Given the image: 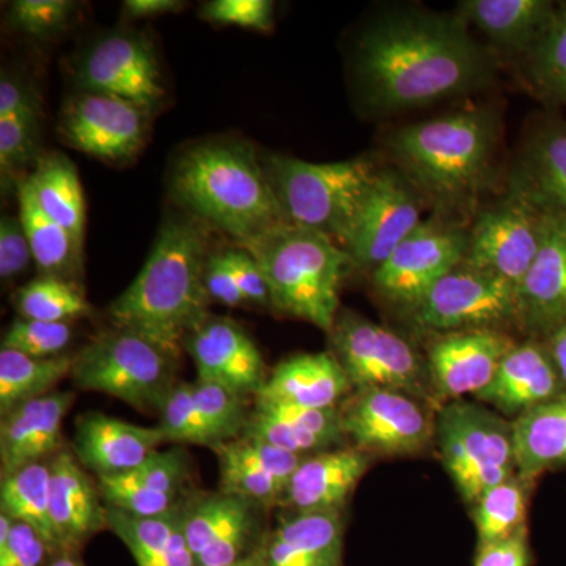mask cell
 Wrapping results in <instances>:
<instances>
[{"label": "cell", "instance_id": "1", "mask_svg": "<svg viewBox=\"0 0 566 566\" xmlns=\"http://www.w3.org/2000/svg\"><path fill=\"white\" fill-rule=\"evenodd\" d=\"M486 59L463 21L398 14L368 29L357 48V73L381 109H411L474 87Z\"/></svg>", "mask_w": 566, "mask_h": 566}, {"label": "cell", "instance_id": "2", "mask_svg": "<svg viewBox=\"0 0 566 566\" xmlns=\"http://www.w3.org/2000/svg\"><path fill=\"white\" fill-rule=\"evenodd\" d=\"M208 233L193 216L163 222L147 262L111 304L112 327L129 331L180 359L188 335L208 318Z\"/></svg>", "mask_w": 566, "mask_h": 566}, {"label": "cell", "instance_id": "3", "mask_svg": "<svg viewBox=\"0 0 566 566\" xmlns=\"http://www.w3.org/2000/svg\"><path fill=\"white\" fill-rule=\"evenodd\" d=\"M170 188L193 218L240 244L285 222L263 163L245 142L210 140L189 148L175 164Z\"/></svg>", "mask_w": 566, "mask_h": 566}, {"label": "cell", "instance_id": "4", "mask_svg": "<svg viewBox=\"0 0 566 566\" xmlns=\"http://www.w3.org/2000/svg\"><path fill=\"white\" fill-rule=\"evenodd\" d=\"M240 245L259 263L275 311L333 333L342 283L354 264L340 244L327 234L281 222Z\"/></svg>", "mask_w": 566, "mask_h": 566}, {"label": "cell", "instance_id": "5", "mask_svg": "<svg viewBox=\"0 0 566 566\" xmlns=\"http://www.w3.org/2000/svg\"><path fill=\"white\" fill-rule=\"evenodd\" d=\"M263 167L283 221L327 234L340 245L379 174L367 158L314 164L271 155Z\"/></svg>", "mask_w": 566, "mask_h": 566}, {"label": "cell", "instance_id": "6", "mask_svg": "<svg viewBox=\"0 0 566 566\" xmlns=\"http://www.w3.org/2000/svg\"><path fill=\"white\" fill-rule=\"evenodd\" d=\"M493 139L485 115L463 112L401 129L394 150L424 191L452 200L485 178Z\"/></svg>", "mask_w": 566, "mask_h": 566}, {"label": "cell", "instance_id": "7", "mask_svg": "<svg viewBox=\"0 0 566 566\" xmlns=\"http://www.w3.org/2000/svg\"><path fill=\"white\" fill-rule=\"evenodd\" d=\"M177 360L147 338L112 327L73 356L74 385L148 412L161 408L175 386Z\"/></svg>", "mask_w": 566, "mask_h": 566}, {"label": "cell", "instance_id": "8", "mask_svg": "<svg viewBox=\"0 0 566 566\" xmlns=\"http://www.w3.org/2000/svg\"><path fill=\"white\" fill-rule=\"evenodd\" d=\"M439 450L447 472L465 502L515 475L512 423L469 401H455L439 412Z\"/></svg>", "mask_w": 566, "mask_h": 566}, {"label": "cell", "instance_id": "9", "mask_svg": "<svg viewBox=\"0 0 566 566\" xmlns=\"http://www.w3.org/2000/svg\"><path fill=\"white\" fill-rule=\"evenodd\" d=\"M415 322L431 331L493 329L521 318L520 290L488 271L460 264L412 307Z\"/></svg>", "mask_w": 566, "mask_h": 566}, {"label": "cell", "instance_id": "10", "mask_svg": "<svg viewBox=\"0 0 566 566\" xmlns=\"http://www.w3.org/2000/svg\"><path fill=\"white\" fill-rule=\"evenodd\" d=\"M331 335L334 356L352 386L422 395V368L400 335L349 312L338 316Z\"/></svg>", "mask_w": 566, "mask_h": 566}, {"label": "cell", "instance_id": "11", "mask_svg": "<svg viewBox=\"0 0 566 566\" xmlns=\"http://www.w3.org/2000/svg\"><path fill=\"white\" fill-rule=\"evenodd\" d=\"M542 216L543 208L528 191L485 212L469 240L464 263L520 290L539 251Z\"/></svg>", "mask_w": 566, "mask_h": 566}, {"label": "cell", "instance_id": "12", "mask_svg": "<svg viewBox=\"0 0 566 566\" xmlns=\"http://www.w3.org/2000/svg\"><path fill=\"white\" fill-rule=\"evenodd\" d=\"M342 411L345 436L363 452L416 455L433 436V424L411 395L392 389L359 390Z\"/></svg>", "mask_w": 566, "mask_h": 566}, {"label": "cell", "instance_id": "13", "mask_svg": "<svg viewBox=\"0 0 566 566\" xmlns=\"http://www.w3.org/2000/svg\"><path fill=\"white\" fill-rule=\"evenodd\" d=\"M468 248V238L458 230L438 222H420L376 268L375 286L395 303L412 308L436 283L464 262Z\"/></svg>", "mask_w": 566, "mask_h": 566}, {"label": "cell", "instance_id": "14", "mask_svg": "<svg viewBox=\"0 0 566 566\" xmlns=\"http://www.w3.org/2000/svg\"><path fill=\"white\" fill-rule=\"evenodd\" d=\"M150 115L120 96L85 92L63 111L61 134L76 150L120 163L144 147Z\"/></svg>", "mask_w": 566, "mask_h": 566}, {"label": "cell", "instance_id": "15", "mask_svg": "<svg viewBox=\"0 0 566 566\" xmlns=\"http://www.w3.org/2000/svg\"><path fill=\"white\" fill-rule=\"evenodd\" d=\"M80 77L85 91L120 96L150 114L166 96L155 50L139 33L114 32L96 41L85 54Z\"/></svg>", "mask_w": 566, "mask_h": 566}, {"label": "cell", "instance_id": "16", "mask_svg": "<svg viewBox=\"0 0 566 566\" xmlns=\"http://www.w3.org/2000/svg\"><path fill=\"white\" fill-rule=\"evenodd\" d=\"M420 223L419 205L390 172L376 175L342 248L354 263L379 268Z\"/></svg>", "mask_w": 566, "mask_h": 566}, {"label": "cell", "instance_id": "17", "mask_svg": "<svg viewBox=\"0 0 566 566\" xmlns=\"http://www.w3.org/2000/svg\"><path fill=\"white\" fill-rule=\"evenodd\" d=\"M185 348L191 354L199 381L227 387L241 397H255L266 382L262 353L233 319L208 316L188 335Z\"/></svg>", "mask_w": 566, "mask_h": 566}, {"label": "cell", "instance_id": "18", "mask_svg": "<svg viewBox=\"0 0 566 566\" xmlns=\"http://www.w3.org/2000/svg\"><path fill=\"white\" fill-rule=\"evenodd\" d=\"M512 338L495 329L461 331L446 335L430 348V374L434 389L444 398L479 395L493 381Z\"/></svg>", "mask_w": 566, "mask_h": 566}, {"label": "cell", "instance_id": "19", "mask_svg": "<svg viewBox=\"0 0 566 566\" xmlns=\"http://www.w3.org/2000/svg\"><path fill=\"white\" fill-rule=\"evenodd\" d=\"M50 512L59 551L71 554L91 536L107 527V509L99 488L73 453L61 450L52 457Z\"/></svg>", "mask_w": 566, "mask_h": 566}, {"label": "cell", "instance_id": "20", "mask_svg": "<svg viewBox=\"0 0 566 566\" xmlns=\"http://www.w3.org/2000/svg\"><path fill=\"white\" fill-rule=\"evenodd\" d=\"M520 303L521 319L535 329L553 333L566 324V219L547 208L539 251L521 285Z\"/></svg>", "mask_w": 566, "mask_h": 566}, {"label": "cell", "instance_id": "21", "mask_svg": "<svg viewBox=\"0 0 566 566\" xmlns=\"http://www.w3.org/2000/svg\"><path fill=\"white\" fill-rule=\"evenodd\" d=\"M73 400V392H51L3 416L0 424L2 476L61 452L63 419Z\"/></svg>", "mask_w": 566, "mask_h": 566}, {"label": "cell", "instance_id": "22", "mask_svg": "<svg viewBox=\"0 0 566 566\" xmlns=\"http://www.w3.org/2000/svg\"><path fill=\"white\" fill-rule=\"evenodd\" d=\"M342 512L292 513L256 549V566H342Z\"/></svg>", "mask_w": 566, "mask_h": 566}, {"label": "cell", "instance_id": "23", "mask_svg": "<svg viewBox=\"0 0 566 566\" xmlns=\"http://www.w3.org/2000/svg\"><path fill=\"white\" fill-rule=\"evenodd\" d=\"M368 461L370 458L359 449L324 450L304 458L279 504L293 513L342 512Z\"/></svg>", "mask_w": 566, "mask_h": 566}, {"label": "cell", "instance_id": "24", "mask_svg": "<svg viewBox=\"0 0 566 566\" xmlns=\"http://www.w3.org/2000/svg\"><path fill=\"white\" fill-rule=\"evenodd\" d=\"M166 441L161 428L139 427L91 412L77 420L74 450L81 464L98 475L123 474L139 468Z\"/></svg>", "mask_w": 566, "mask_h": 566}, {"label": "cell", "instance_id": "25", "mask_svg": "<svg viewBox=\"0 0 566 566\" xmlns=\"http://www.w3.org/2000/svg\"><path fill=\"white\" fill-rule=\"evenodd\" d=\"M549 353L536 344L516 345L502 360L491 385L476 395L504 416H521L564 395Z\"/></svg>", "mask_w": 566, "mask_h": 566}, {"label": "cell", "instance_id": "26", "mask_svg": "<svg viewBox=\"0 0 566 566\" xmlns=\"http://www.w3.org/2000/svg\"><path fill=\"white\" fill-rule=\"evenodd\" d=\"M352 387L334 354H297L274 368L255 403L337 408Z\"/></svg>", "mask_w": 566, "mask_h": 566}, {"label": "cell", "instance_id": "27", "mask_svg": "<svg viewBox=\"0 0 566 566\" xmlns=\"http://www.w3.org/2000/svg\"><path fill=\"white\" fill-rule=\"evenodd\" d=\"M516 474L531 483L566 464V394L517 416L512 423Z\"/></svg>", "mask_w": 566, "mask_h": 566}, {"label": "cell", "instance_id": "28", "mask_svg": "<svg viewBox=\"0 0 566 566\" xmlns=\"http://www.w3.org/2000/svg\"><path fill=\"white\" fill-rule=\"evenodd\" d=\"M463 21L510 50L534 48L553 20L556 7L546 0H469L461 3Z\"/></svg>", "mask_w": 566, "mask_h": 566}, {"label": "cell", "instance_id": "29", "mask_svg": "<svg viewBox=\"0 0 566 566\" xmlns=\"http://www.w3.org/2000/svg\"><path fill=\"white\" fill-rule=\"evenodd\" d=\"M18 218L28 234L33 262L39 268L40 275L74 281L82 271V245L41 210L28 178L18 186Z\"/></svg>", "mask_w": 566, "mask_h": 566}, {"label": "cell", "instance_id": "30", "mask_svg": "<svg viewBox=\"0 0 566 566\" xmlns=\"http://www.w3.org/2000/svg\"><path fill=\"white\" fill-rule=\"evenodd\" d=\"M28 181L41 210L84 244L85 200L76 166L62 153H48L39 158Z\"/></svg>", "mask_w": 566, "mask_h": 566}, {"label": "cell", "instance_id": "31", "mask_svg": "<svg viewBox=\"0 0 566 566\" xmlns=\"http://www.w3.org/2000/svg\"><path fill=\"white\" fill-rule=\"evenodd\" d=\"M73 357H32L2 348L0 352V415L7 416L18 406L51 394L66 375H71Z\"/></svg>", "mask_w": 566, "mask_h": 566}, {"label": "cell", "instance_id": "32", "mask_svg": "<svg viewBox=\"0 0 566 566\" xmlns=\"http://www.w3.org/2000/svg\"><path fill=\"white\" fill-rule=\"evenodd\" d=\"M252 502L238 495L205 494L185 506V534L193 556L244 528L255 527Z\"/></svg>", "mask_w": 566, "mask_h": 566}, {"label": "cell", "instance_id": "33", "mask_svg": "<svg viewBox=\"0 0 566 566\" xmlns=\"http://www.w3.org/2000/svg\"><path fill=\"white\" fill-rule=\"evenodd\" d=\"M50 463H32L2 476L0 509L13 521L29 524L52 551H59L57 538L51 523L50 512Z\"/></svg>", "mask_w": 566, "mask_h": 566}, {"label": "cell", "instance_id": "34", "mask_svg": "<svg viewBox=\"0 0 566 566\" xmlns=\"http://www.w3.org/2000/svg\"><path fill=\"white\" fill-rule=\"evenodd\" d=\"M107 527L128 546L137 566H166L170 543L185 517L177 505L163 516H136L107 506Z\"/></svg>", "mask_w": 566, "mask_h": 566}, {"label": "cell", "instance_id": "35", "mask_svg": "<svg viewBox=\"0 0 566 566\" xmlns=\"http://www.w3.org/2000/svg\"><path fill=\"white\" fill-rule=\"evenodd\" d=\"M13 303L21 318L35 322L70 323L92 312L76 281L54 275L33 279L14 293Z\"/></svg>", "mask_w": 566, "mask_h": 566}, {"label": "cell", "instance_id": "36", "mask_svg": "<svg viewBox=\"0 0 566 566\" xmlns=\"http://www.w3.org/2000/svg\"><path fill=\"white\" fill-rule=\"evenodd\" d=\"M527 483L513 475L480 495L474 504L479 545L502 542L527 531Z\"/></svg>", "mask_w": 566, "mask_h": 566}, {"label": "cell", "instance_id": "37", "mask_svg": "<svg viewBox=\"0 0 566 566\" xmlns=\"http://www.w3.org/2000/svg\"><path fill=\"white\" fill-rule=\"evenodd\" d=\"M528 193L566 219V128L539 134L528 155Z\"/></svg>", "mask_w": 566, "mask_h": 566}, {"label": "cell", "instance_id": "38", "mask_svg": "<svg viewBox=\"0 0 566 566\" xmlns=\"http://www.w3.org/2000/svg\"><path fill=\"white\" fill-rule=\"evenodd\" d=\"M531 76L542 95L566 102V2L556 7L545 33L531 50Z\"/></svg>", "mask_w": 566, "mask_h": 566}, {"label": "cell", "instance_id": "39", "mask_svg": "<svg viewBox=\"0 0 566 566\" xmlns=\"http://www.w3.org/2000/svg\"><path fill=\"white\" fill-rule=\"evenodd\" d=\"M192 395L214 449L244 433L249 420L245 417L244 397L227 387L199 379L192 382Z\"/></svg>", "mask_w": 566, "mask_h": 566}, {"label": "cell", "instance_id": "40", "mask_svg": "<svg viewBox=\"0 0 566 566\" xmlns=\"http://www.w3.org/2000/svg\"><path fill=\"white\" fill-rule=\"evenodd\" d=\"M98 488L107 506L136 516L167 515L178 505V497L151 490L133 472L98 475Z\"/></svg>", "mask_w": 566, "mask_h": 566}, {"label": "cell", "instance_id": "41", "mask_svg": "<svg viewBox=\"0 0 566 566\" xmlns=\"http://www.w3.org/2000/svg\"><path fill=\"white\" fill-rule=\"evenodd\" d=\"M221 468L222 493L238 495L252 504L273 505L281 502L285 485L273 475L237 460L222 449H216Z\"/></svg>", "mask_w": 566, "mask_h": 566}, {"label": "cell", "instance_id": "42", "mask_svg": "<svg viewBox=\"0 0 566 566\" xmlns=\"http://www.w3.org/2000/svg\"><path fill=\"white\" fill-rule=\"evenodd\" d=\"M76 3L69 0H17L11 3L9 24L36 40H51L69 28Z\"/></svg>", "mask_w": 566, "mask_h": 566}, {"label": "cell", "instance_id": "43", "mask_svg": "<svg viewBox=\"0 0 566 566\" xmlns=\"http://www.w3.org/2000/svg\"><path fill=\"white\" fill-rule=\"evenodd\" d=\"M161 428L166 441L189 442V444L210 446L212 442L193 403L192 385H175L164 398L161 408Z\"/></svg>", "mask_w": 566, "mask_h": 566}, {"label": "cell", "instance_id": "44", "mask_svg": "<svg viewBox=\"0 0 566 566\" xmlns=\"http://www.w3.org/2000/svg\"><path fill=\"white\" fill-rule=\"evenodd\" d=\"M73 340L70 323L35 322L14 319L2 338V348L14 349L32 357L62 356L63 349Z\"/></svg>", "mask_w": 566, "mask_h": 566}, {"label": "cell", "instance_id": "45", "mask_svg": "<svg viewBox=\"0 0 566 566\" xmlns=\"http://www.w3.org/2000/svg\"><path fill=\"white\" fill-rule=\"evenodd\" d=\"M39 107L0 118V174L2 185L10 186L20 169L31 159L35 145Z\"/></svg>", "mask_w": 566, "mask_h": 566}, {"label": "cell", "instance_id": "46", "mask_svg": "<svg viewBox=\"0 0 566 566\" xmlns=\"http://www.w3.org/2000/svg\"><path fill=\"white\" fill-rule=\"evenodd\" d=\"M219 449L237 460L244 461V463L273 475L285 488L305 458L285 452V450L277 449L260 439L249 438V436H243L237 441L226 442V444L219 446Z\"/></svg>", "mask_w": 566, "mask_h": 566}, {"label": "cell", "instance_id": "47", "mask_svg": "<svg viewBox=\"0 0 566 566\" xmlns=\"http://www.w3.org/2000/svg\"><path fill=\"white\" fill-rule=\"evenodd\" d=\"M203 20L268 32L273 29L274 3L270 0H212L200 10Z\"/></svg>", "mask_w": 566, "mask_h": 566}, {"label": "cell", "instance_id": "48", "mask_svg": "<svg viewBox=\"0 0 566 566\" xmlns=\"http://www.w3.org/2000/svg\"><path fill=\"white\" fill-rule=\"evenodd\" d=\"M132 472L151 490L178 497L182 483L188 476V463L181 450H167V452L156 450Z\"/></svg>", "mask_w": 566, "mask_h": 566}, {"label": "cell", "instance_id": "49", "mask_svg": "<svg viewBox=\"0 0 566 566\" xmlns=\"http://www.w3.org/2000/svg\"><path fill=\"white\" fill-rule=\"evenodd\" d=\"M33 260L31 244L20 218L3 216L0 221V277L13 281L24 273Z\"/></svg>", "mask_w": 566, "mask_h": 566}, {"label": "cell", "instance_id": "50", "mask_svg": "<svg viewBox=\"0 0 566 566\" xmlns=\"http://www.w3.org/2000/svg\"><path fill=\"white\" fill-rule=\"evenodd\" d=\"M50 545L29 524L14 521L6 542H0V566H44Z\"/></svg>", "mask_w": 566, "mask_h": 566}, {"label": "cell", "instance_id": "51", "mask_svg": "<svg viewBox=\"0 0 566 566\" xmlns=\"http://www.w3.org/2000/svg\"><path fill=\"white\" fill-rule=\"evenodd\" d=\"M531 545L527 531L502 539V542L483 543L476 546L474 566H532Z\"/></svg>", "mask_w": 566, "mask_h": 566}, {"label": "cell", "instance_id": "52", "mask_svg": "<svg viewBox=\"0 0 566 566\" xmlns=\"http://www.w3.org/2000/svg\"><path fill=\"white\" fill-rule=\"evenodd\" d=\"M205 285H207L208 296L227 307H240L241 304L248 303L234 279L226 252L212 253L208 260Z\"/></svg>", "mask_w": 566, "mask_h": 566}, {"label": "cell", "instance_id": "53", "mask_svg": "<svg viewBox=\"0 0 566 566\" xmlns=\"http://www.w3.org/2000/svg\"><path fill=\"white\" fill-rule=\"evenodd\" d=\"M226 255L245 301L253 304L270 303V290H268L266 281L251 253L243 248H238L229 249L226 251Z\"/></svg>", "mask_w": 566, "mask_h": 566}, {"label": "cell", "instance_id": "54", "mask_svg": "<svg viewBox=\"0 0 566 566\" xmlns=\"http://www.w3.org/2000/svg\"><path fill=\"white\" fill-rule=\"evenodd\" d=\"M32 93L22 87L20 81L3 74L0 81V118L13 117L21 112L36 109Z\"/></svg>", "mask_w": 566, "mask_h": 566}, {"label": "cell", "instance_id": "55", "mask_svg": "<svg viewBox=\"0 0 566 566\" xmlns=\"http://www.w3.org/2000/svg\"><path fill=\"white\" fill-rule=\"evenodd\" d=\"M180 0H126L123 3L126 17L129 20H145V18L159 17V14L180 11Z\"/></svg>", "mask_w": 566, "mask_h": 566}, {"label": "cell", "instance_id": "56", "mask_svg": "<svg viewBox=\"0 0 566 566\" xmlns=\"http://www.w3.org/2000/svg\"><path fill=\"white\" fill-rule=\"evenodd\" d=\"M549 356L566 392V324L551 333Z\"/></svg>", "mask_w": 566, "mask_h": 566}, {"label": "cell", "instance_id": "57", "mask_svg": "<svg viewBox=\"0 0 566 566\" xmlns=\"http://www.w3.org/2000/svg\"><path fill=\"white\" fill-rule=\"evenodd\" d=\"M46 566H81L77 564L76 560H74L73 557H71V554H61L57 558H54V560L51 562L50 565Z\"/></svg>", "mask_w": 566, "mask_h": 566}, {"label": "cell", "instance_id": "58", "mask_svg": "<svg viewBox=\"0 0 566 566\" xmlns=\"http://www.w3.org/2000/svg\"><path fill=\"white\" fill-rule=\"evenodd\" d=\"M226 566H256V549L255 553L251 554V556L244 557L243 560L237 562L233 565Z\"/></svg>", "mask_w": 566, "mask_h": 566}]
</instances>
